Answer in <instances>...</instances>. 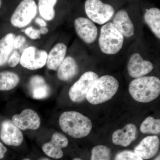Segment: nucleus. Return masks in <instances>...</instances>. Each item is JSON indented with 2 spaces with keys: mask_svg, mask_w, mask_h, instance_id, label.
<instances>
[{
  "mask_svg": "<svg viewBox=\"0 0 160 160\" xmlns=\"http://www.w3.org/2000/svg\"><path fill=\"white\" fill-rule=\"evenodd\" d=\"M140 131L146 134H157L160 132V120L149 117L143 121L140 126Z\"/></svg>",
  "mask_w": 160,
  "mask_h": 160,
  "instance_id": "24",
  "label": "nucleus"
},
{
  "mask_svg": "<svg viewBox=\"0 0 160 160\" xmlns=\"http://www.w3.org/2000/svg\"><path fill=\"white\" fill-rule=\"evenodd\" d=\"M59 122L62 130L75 138L87 136L92 129L90 119L77 111L63 112L60 116Z\"/></svg>",
  "mask_w": 160,
  "mask_h": 160,
  "instance_id": "1",
  "label": "nucleus"
},
{
  "mask_svg": "<svg viewBox=\"0 0 160 160\" xmlns=\"http://www.w3.org/2000/svg\"><path fill=\"white\" fill-rule=\"evenodd\" d=\"M160 147V139L157 136H149L144 138L135 148L134 152L143 159L153 158L158 153Z\"/></svg>",
  "mask_w": 160,
  "mask_h": 160,
  "instance_id": "14",
  "label": "nucleus"
},
{
  "mask_svg": "<svg viewBox=\"0 0 160 160\" xmlns=\"http://www.w3.org/2000/svg\"><path fill=\"white\" fill-rule=\"evenodd\" d=\"M39 30V32L41 34H46L49 32V29L47 27H41Z\"/></svg>",
  "mask_w": 160,
  "mask_h": 160,
  "instance_id": "32",
  "label": "nucleus"
},
{
  "mask_svg": "<svg viewBox=\"0 0 160 160\" xmlns=\"http://www.w3.org/2000/svg\"><path fill=\"white\" fill-rule=\"evenodd\" d=\"M22 31L24 32L28 38L32 40H37L41 38V34L39 29H34L32 26L22 29Z\"/></svg>",
  "mask_w": 160,
  "mask_h": 160,
  "instance_id": "27",
  "label": "nucleus"
},
{
  "mask_svg": "<svg viewBox=\"0 0 160 160\" xmlns=\"http://www.w3.org/2000/svg\"><path fill=\"white\" fill-rule=\"evenodd\" d=\"M137 132V128L134 124H127L122 129L113 132L112 141L114 145L127 147L136 139Z\"/></svg>",
  "mask_w": 160,
  "mask_h": 160,
  "instance_id": "15",
  "label": "nucleus"
},
{
  "mask_svg": "<svg viewBox=\"0 0 160 160\" xmlns=\"http://www.w3.org/2000/svg\"><path fill=\"white\" fill-rule=\"evenodd\" d=\"M113 25L124 36L130 38L134 34V27L127 12L124 9L118 11L113 19Z\"/></svg>",
  "mask_w": 160,
  "mask_h": 160,
  "instance_id": "16",
  "label": "nucleus"
},
{
  "mask_svg": "<svg viewBox=\"0 0 160 160\" xmlns=\"http://www.w3.org/2000/svg\"><path fill=\"white\" fill-rule=\"evenodd\" d=\"M74 25L78 36L86 44H91L96 40L98 33L97 27L89 19L78 18L75 20Z\"/></svg>",
  "mask_w": 160,
  "mask_h": 160,
  "instance_id": "10",
  "label": "nucleus"
},
{
  "mask_svg": "<svg viewBox=\"0 0 160 160\" xmlns=\"http://www.w3.org/2000/svg\"><path fill=\"white\" fill-rule=\"evenodd\" d=\"M67 49V46L62 43L56 44L48 53L46 63L47 68L57 70L65 59Z\"/></svg>",
  "mask_w": 160,
  "mask_h": 160,
  "instance_id": "18",
  "label": "nucleus"
},
{
  "mask_svg": "<svg viewBox=\"0 0 160 160\" xmlns=\"http://www.w3.org/2000/svg\"><path fill=\"white\" fill-rule=\"evenodd\" d=\"M85 11L91 21L99 25H103L113 17L114 8L111 5L102 2L101 0H86Z\"/></svg>",
  "mask_w": 160,
  "mask_h": 160,
  "instance_id": "5",
  "label": "nucleus"
},
{
  "mask_svg": "<svg viewBox=\"0 0 160 160\" xmlns=\"http://www.w3.org/2000/svg\"><path fill=\"white\" fill-rule=\"evenodd\" d=\"M7 151V148L0 142V159H2L4 157Z\"/></svg>",
  "mask_w": 160,
  "mask_h": 160,
  "instance_id": "30",
  "label": "nucleus"
},
{
  "mask_svg": "<svg viewBox=\"0 0 160 160\" xmlns=\"http://www.w3.org/2000/svg\"><path fill=\"white\" fill-rule=\"evenodd\" d=\"M115 160H144L134 152L125 150L119 152L116 156Z\"/></svg>",
  "mask_w": 160,
  "mask_h": 160,
  "instance_id": "26",
  "label": "nucleus"
},
{
  "mask_svg": "<svg viewBox=\"0 0 160 160\" xmlns=\"http://www.w3.org/2000/svg\"><path fill=\"white\" fill-rule=\"evenodd\" d=\"M124 36L112 22L102 26L99 38V45L101 51L106 54H116L122 48Z\"/></svg>",
  "mask_w": 160,
  "mask_h": 160,
  "instance_id": "4",
  "label": "nucleus"
},
{
  "mask_svg": "<svg viewBox=\"0 0 160 160\" xmlns=\"http://www.w3.org/2000/svg\"><path fill=\"white\" fill-rule=\"evenodd\" d=\"M37 13L38 6L34 0H23L12 15L10 23L16 28H24L31 22Z\"/></svg>",
  "mask_w": 160,
  "mask_h": 160,
  "instance_id": "6",
  "label": "nucleus"
},
{
  "mask_svg": "<svg viewBox=\"0 0 160 160\" xmlns=\"http://www.w3.org/2000/svg\"><path fill=\"white\" fill-rule=\"evenodd\" d=\"M98 78V75L93 72H85L69 89V95L70 99L74 102L84 101L89 89Z\"/></svg>",
  "mask_w": 160,
  "mask_h": 160,
  "instance_id": "7",
  "label": "nucleus"
},
{
  "mask_svg": "<svg viewBox=\"0 0 160 160\" xmlns=\"http://www.w3.org/2000/svg\"><path fill=\"white\" fill-rule=\"evenodd\" d=\"M35 22L38 25L41 26V27H46L47 26V23H46V21L43 19L41 18H37L35 19Z\"/></svg>",
  "mask_w": 160,
  "mask_h": 160,
  "instance_id": "31",
  "label": "nucleus"
},
{
  "mask_svg": "<svg viewBox=\"0 0 160 160\" xmlns=\"http://www.w3.org/2000/svg\"><path fill=\"white\" fill-rule=\"evenodd\" d=\"M26 38L22 35H18L15 38L14 42V49H20L26 42Z\"/></svg>",
  "mask_w": 160,
  "mask_h": 160,
  "instance_id": "29",
  "label": "nucleus"
},
{
  "mask_svg": "<svg viewBox=\"0 0 160 160\" xmlns=\"http://www.w3.org/2000/svg\"><path fill=\"white\" fill-rule=\"evenodd\" d=\"M154 160H160V155L158 156Z\"/></svg>",
  "mask_w": 160,
  "mask_h": 160,
  "instance_id": "34",
  "label": "nucleus"
},
{
  "mask_svg": "<svg viewBox=\"0 0 160 160\" xmlns=\"http://www.w3.org/2000/svg\"><path fill=\"white\" fill-rule=\"evenodd\" d=\"M129 93L135 101L148 103L156 99L160 94V80L154 76H143L130 83Z\"/></svg>",
  "mask_w": 160,
  "mask_h": 160,
  "instance_id": "2",
  "label": "nucleus"
},
{
  "mask_svg": "<svg viewBox=\"0 0 160 160\" xmlns=\"http://www.w3.org/2000/svg\"><path fill=\"white\" fill-rule=\"evenodd\" d=\"M73 160H82L80 158H74Z\"/></svg>",
  "mask_w": 160,
  "mask_h": 160,
  "instance_id": "36",
  "label": "nucleus"
},
{
  "mask_svg": "<svg viewBox=\"0 0 160 160\" xmlns=\"http://www.w3.org/2000/svg\"><path fill=\"white\" fill-rule=\"evenodd\" d=\"M47 56L48 53L46 50L30 46L24 49L21 56L20 63L26 69L36 70L46 65Z\"/></svg>",
  "mask_w": 160,
  "mask_h": 160,
  "instance_id": "8",
  "label": "nucleus"
},
{
  "mask_svg": "<svg viewBox=\"0 0 160 160\" xmlns=\"http://www.w3.org/2000/svg\"><path fill=\"white\" fill-rule=\"evenodd\" d=\"M22 160H31L29 159V158H25L24 159H23Z\"/></svg>",
  "mask_w": 160,
  "mask_h": 160,
  "instance_id": "37",
  "label": "nucleus"
},
{
  "mask_svg": "<svg viewBox=\"0 0 160 160\" xmlns=\"http://www.w3.org/2000/svg\"><path fill=\"white\" fill-rule=\"evenodd\" d=\"M29 87L32 97L35 99L46 98L50 94V88L41 76L32 77L29 80Z\"/></svg>",
  "mask_w": 160,
  "mask_h": 160,
  "instance_id": "17",
  "label": "nucleus"
},
{
  "mask_svg": "<svg viewBox=\"0 0 160 160\" xmlns=\"http://www.w3.org/2000/svg\"><path fill=\"white\" fill-rule=\"evenodd\" d=\"M16 35L9 32L0 39V67L6 65L14 50V42Z\"/></svg>",
  "mask_w": 160,
  "mask_h": 160,
  "instance_id": "20",
  "label": "nucleus"
},
{
  "mask_svg": "<svg viewBox=\"0 0 160 160\" xmlns=\"http://www.w3.org/2000/svg\"><path fill=\"white\" fill-rule=\"evenodd\" d=\"M153 68L151 62L143 59L138 53H135L131 56L127 65L129 76L135 78L148 74L152 71Z\"/></svg>",
  "mask_w": 160,
  "mask_h": 160,
  "instance_id": "12",
  "label": "nucleus"
},
{
  "mask_svg": "<svg viewBox=\"0 0 160 160\" xmlns=\"http://www.w3.org/2000/svg\"><path fill=\"white\" fill-rule=\"evenodd\" d=\"M118 82L109 75L99 78L93 83L86 96V99L92 105L102 104L111 99L118 89Z\"/></svg>",
  "mask_w": 160,
  "mask_h": 160,
  "instance_id": "3",
  "label": "nucleus"
},
{
  "mask_svg": "<svg viewBox=\"0 0 160 160\" xmlns=\"http://www.w3.org/2000/svg\"><path fill=\"white\" fill-rule=\"evenodd\" d=\"M12 121L19 129L22 130H36L41 125L40 117L31 109H24L20 114L14 115Z\"/></svg>",
  "mask_w": 160,
  "mask_h": 160,
  "instance_id": "11",
  "label": "nucleus"
},
{
  "mask_svg": "<svg viewBox=\"0 0 160 160\" xmlns=\"http://www.w3.org/2000/svg\"><path fill=\"white\" fill-rule=\"evenodd\" d=\"M78 72V66L75 59L72 57H67L58 69V77L61 81H69L77 74Z\"/></svg>",
  "mask_w": 160,
  "mask_h": 160,
  "instance_id": "19",
  "label": "nucleus"
},
{
  "mask_svg": "<svg viewBox=\"0 0 160 160\" xmlns=\"http://www.w3.org/2000/svg\"><path fill=\"white\" fill-rule=\"evenodd\" d=\"M69 141L65 135L60 132H55L51 141L43 145L42 150L49 157L61 158L63 156L62 149L67 147Z\"/></svg>",
  "mask_w": 160,
  "mask_h": 160,
  "instance_id": "13",
  "label": "nucleus"
},
{
  "mask_svg": "<svg viewBox=\"0 0 160 160\" xmlns=\"http://www.w3.org/2000/svg\"><path fill=\"white\" fill-rule=\"evenodd\" d=\"M58 0H38V8L40 15L46 21H52L55 17L54 7Z\"/></svg>",
  "mask_w": 160,
  "mask_h": 160,
  "instance_id": "23",
  "label": "nucleus"
},
{
  "mask_svg": "<svg viewBox=\"0 0 160 160\" xmlns=\"http://www.w3.org/2000/svg\"><path fill=\"white\" fill-rule=\"evenodd\" d=\"M144 20L152 31L158 39L160 38V10L152 8L146 9Z\"/></svg>",
  "mask_w": 160,
  "mask_h": 160,
  "instance_id": "21",
  "label": "nucleus"
},
{
  "mask_svg": "<svg viewBox=\"0 0 160 160\" xmlns=\"http://www.w3.org/2000/svg\"><path fill=\"white\" fill-rule=\"evenodd\" d=\"M39 160H50L47 158H42L41 159Z\"/></svg>",
  "mask_w": 160,
  "mask_h": 160,
  "instance_id": "35",
  "label": "nucleus"
},
{
  "mask_svg": "<svg viewBox=\"0 0 160 160\" xmlns=\"http://www.w3.org/2000/svg\"><path fill=\"white\" fill-rule=\"evenodd\" d=\"M2 0H0V11L2 9Z\"/></svg>",
  "mask_w": 160,
  "mask_h": 160,
  "instance_id": "33",
  "label": "nucleus"
},
{
  "mask_svg": "<svg viewBox=\"0 0 160 160\" xmlns=\"http://www.w3.org/2000/svg\"><path fill=\"white\" fill-rule=\"evenodd\" d=\"M21 56L18 50L14 49L8 60V64L9 66L12 68H14L17 66L20 63Z\"/></svg>",
  "mask_w": 160,
  "mask_h": 160,
  "instance_id": "28",
  "label": "nucleus"
},
{
  "mask_svg": "<svg viewBox=\"0 0 160 160\" xmlns=\"http://www.w3.org/2000/svg\"><path fill=\"white\" fill-rule=\"evenodd\" d=\"M20 77L15 72H0V91H8L15 88L20 82Z\"/></svg>",
  "mask_w": 160,
  "mask_h": 160,
  "instance_id": "22",
  "label": "nucleus"
},
{
  "mask_svg": "<svg viewBox=\"0 0 160 160\" xmlns=\"http://www.w3.org/2000/svg\"><path fill=\"white\" fill-rule=\"evenodd\" d=\"M111 151L103 145L95 146L92 150L91 160H110Z\"/></svg>",
  "mask_w": 160,
  "mask_h": 160,
  "instance_id": "25",
  "label": "nucleus"
},
{
  "mask_svg": "<svg viewBox=\"0 0 160 160\" xmlns=\"http://www.w3.org/2000/svg\"><path fill=\"white\" fill-rule=\"evenodd\" d=\"M0 138L3 142L9 146H19L23 141L22 132L10 120H5L2 123Z\"/></svg>",
  "mask_w": 160,
  "mask_h": 160,
  "instance_id": "9",
  "label": "nucleus"
}]
</instances>
